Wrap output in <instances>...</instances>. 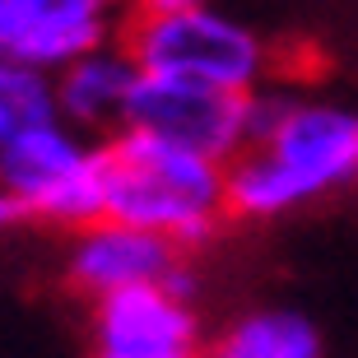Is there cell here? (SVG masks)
Segmentation results:
<instances>
[{"instance_id":"cell-1","label":"cell","mask_w":358,"mask_h":358,"mask_svg":"<svg viewBox=\"0 0 358 358\" xmlns=\"http://www.w3.org/2000/svg\"><path fill=\"white\" fill-rule=\"evenodd\" d=\"M358 186V107L261 84L247 93V145L228 159V210L270 224Z\"/></svg>"},{"instance_id":"cell-2","label":"cell","mask_w":358,"mask_h":358,"mask_svg":"<svg viewBox=\"0 0 358 358\" xmlns=\"http://www.w3.org/2000/svg\"><path fill=\"white\" fill-rule=\"evenodd\" d=\"M121 224L173 238L186 252H205L233 224L228 163L168 145L159 135L121 126L107 135V210Z\"/></svg>"},{"instance_id":"cell-3","label":"cell","mask_w":358,"mask_h":358,"mask_svg":"<svg viewBox=\"0 0 358 358\" xmlns=\"http://www.w3.org/2000/svg\"><path fill=\"white\" fill-rule=\"evenodd\" d=\"M121 42L131 47L140 70L159 75H186L233 93H256L275 80L270 38L219 0L131 5V14L121 19Z\"/></svg>"},{"instance_id":"cell-4","label":"cell","mask_w":358,"mask_h":358,"mask_svg":"<svg viewBox=\"0 0 358 358\" xmlns=\"http://www.w3.org/2000/svg\"><path fill=\"white\" fill-rule=\"evenodd\" d=\"M0 182L24 219L75 233L107 210V140L61 117L38 121L0 149Z\"/></svg>"},{"instance_id":"cell-5","label":"cell","mask_w":358,"mask_h":358,"mask_svg":"<svg viewBox=\"0 0 358 358\" xmlns=\"http://www.w3.org/2000/svg\"><path fill=\"white\" fill-rule=\"evenodd\" d=\"M66 279L80 298H103V293L131 289V284H173L186 298H200L196 252L177 247L163 233L121 224L112 214L70 233Z\"/></svg>"},{"instance_id":"cell-6","label":"cell","mask_w":358,"mask_h":358,"mask_svg":"<svg viewBox=\"0 0 358 358\" xmlns=\"http://www.w3.org/2000/svg\"><path fill=\"white\" fill-rule=\"evenodd\" d=\"M126 126L228 163L247 145V93L200 84L186 75L140 70L131 107H126Z\"/></svg>"},{"instance_id":"cell-7","label":"cell","mask_w":358,"mask_h":358,"mask_svg":"<svg viewBox=\"0 0 358 358\" xmlns=\"http://www.w3.org/2000/svg\"><path fill=\"white\" fill-rule=\"evenodd\" d=\"M89 349L103 358H196L210 331L196 298L173 284H131L89 298Z\"/></svg>"},{"instance_id":"cell-8","label":"cell","mask_w":358,"mask_h":358,"mask_svg":"<svg viewBox=\"0 0 358 358\" xmlns=\"http://www.w3.org/2000/svg\"><path fill=\"white\" fill-rule=\"evenodd\" d=\"M135 80H140V61L131 56V47L121 38L98 42V47L80 52L75 61H66L61 70H52L56 117L107 140L126 126Z\"/></svg>"},{"instance_id":"cell-9","label":"cell","mask_w":358,"mask_h":358,"mask_svg":"<svg viewBox=\"0 0 358 358\" xmlns=\"http://www.w3.org/2000/svg\"><path fill=\"white\" fill-rule=\"evenodd\" d=\"M19 19L14 56L42 70H61L80 52L121 38V19L135 0H10Z\"/></svg>"},{"instance_id":"cell-10","label":"cell","mask_w":358,"mask_h":358,"mask_svg":"<svg viewBox=\"0 0 358 358\" xmlns=\"http://www.w3.org/2000/svg\"><path fill=\"white\" fill-rule=\"evenodd\" d=\"M326 349L321 326L298 307H256L242 312L210 340L205 354L219 358H317Z\"/></svg>"},{"instance_id":"cell-11","label":"cell","mask_w":358,"mask_h":358,"mask_svg":"<svg viewBox=\"0 0 358 358\" xmlns=\"http://www.w3.org/2000/svg\"><path fill=\"white\" fill-rule=\"evenodd\" d=\"M56 117L52 70L33 66L24 56H0V149L28 126Z\"/></svg>"},{"instance_id":"cell-12","label":"cell","mask_w":358,"mask_h":358,"mask_svg":"<svg viewBox=\"0 0 358 358\" xmlns=\"http://www.w3.org/2000/svg\"><path fill=\"white\" fill-rule=\"evenodd\" d=\"M14 38H19L14 5H10V0H0V56H14Z\"/></svg>"},{"instance_id":"cell-13","label":"cell","mask_w":358,"mask_h":358,"mask_svg":"<svg viewBox=\"0 0 358 358\" xmlns=\"http://www.w3.org/2000/svg\"><path fill=\"white\" fill-rule=\"evenodd\" d=\"M19 224H28V219H24V210H19V200L10 196V186L0 182V233H10V228H19Z\"/></svg>"},{"instance_id":"cell-14","label":"cell","mask_w":358,"mask_h":358,"mask_svg":"<svg viewBox=\"0 0 358 358\" xmlns=\"http://www.w3.org/2000/svg\"><path fill=\"white\" fill-rule=\"evenodd\" d=\"M135 5H191V0H135Z\"/></svg>"}]
</instances>
